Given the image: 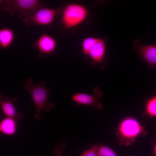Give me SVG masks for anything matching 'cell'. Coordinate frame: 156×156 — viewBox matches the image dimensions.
Wrapping results in <instances>:
<instances>
[{
    "mask_svg": "<svg viewBox=\"0 0 156 156\" xmlns=\"http://www.w3.org/2000/svg\"><path fill=\"white\" fill-rule=\"evenodd\" d=\"M93 95H90L82 92H76L71 96V99L78 105H87L98 109H102L103 105L99 99L103 96V92L98 86H96L93 89Z\"/></svg>",
    "mask_w": 156,
    "mask_h": 156,
    "instance_id": "5b68a950",
    "label": "cell"
},
{
    "mask_svg": "<svg viewBox=\"0 0 156 156\" xmlns=\"http://www.w3.org/2000/svg\"><path fill=\"white\" fill-rule=\"evenodd\" d=\"M24 86V90L28 92L34 103L35 113L34 118L36 120L41 118V114L44 110L50 112L55 107V104L50 101L49 95L51 89L47 88L45 83L42 81L38 84H35L32 79H27Z\"/></svg>",
    "mask_w": 156,
    "mask_h": 156,
    "instance_id": "6da1fadb",
    "label": "cell"
},
{
    "mask_svg": "<svg viewBox=\"0 0 156 156\" xmlns=\"http://www.w3.org/2000/svg\"><path fill=\"white\" fill-rule=\"evenodd\" d=\"M131 156H133V155H131Z\"/></svg>",
    "mask_w": 156,
    "mask_h": 156,
    "instance_id": "d6986e66",
    "label": "cell"
},
{
    "mask_svg": "<svg viewBox=\"0 0 156 156\" xmlns=\"http://www.w3.org/2000/svg\"><path fill=\"white\" fill-rule=\"evenodd\" d=\"M88 13V10L79 4L72 3L65 8L62 14V23L64 27L70 28L83 22Z\"/></svg>",
    "mask_w": 156,
    "mask_h": 156,
    "instance_id": "3957f363",
    "label": "cell"
},
{
    "mask_svg": "<svg viewBox=\"0 0 156 156\" xmlns=\"http://www.w3.org/2000/svg\"><path fill=\"white\" fill-rule=\"evenodd\" d=\"M66 146V143L63 138L57 146L55 148L54 152L55 155L54 156H62V154L65 149Z\"/></svg>",
    "mask_w": 156,
    "mask_h": 156,
    "instance_id": "2e32d148",
    "label": "cell"
},
{
    "mask_svg": "<svg viewBox=\"0 0 156 156\" xmlns=\"http://www.w3.org/2000/svg\"><path fill=\"white\" fill-rule=\"evenodd\" d=\"M98 38L88 37L85 38L82 43V51L83 53L88 56L89 50L92 45L97 41Z\"/></svg>",
    "mask_w": 156,
    "mask_h": 156,
    "instance_id": "5bb4252c",
    "label": "cell"
},
{
    "mask_svg": "<svg viewBox=\"0 0 156 156\" xmlns=\"http://www.w3.org/2000/svg\"><path fill=\"white\" fill-rule=\"evenodd\" d=\"M59 10L41 8L23 18L22 21L27 25H46L51 24Z\"/></svg>",
    "mask_w": 156,
    "mask_h": 156,
    "instance_id": "277c9868",
    "label": "cell"
},
{
    "mask_svg": "<svg viewBox=\"0 0 156 156\" xmlns=\"http://www.w3.org/2000/svg\"><path fill=\"white\" fill-rule=\"evenodd\" d=\"M99 146L94 145L89 149L84 151L81 156H97V151Z\"/></svg>",
    "mask_w": 156,
    "mask_h": 156,
    "instance_id": "e0dca14e",
    "label": "cell"
},
{
    "mask_svg": "<svg viewBox=\"0 0 156 156\" xmlns=\"http://www.w3.org/2000/svg\"><path fill=\"white\" fill-rule=\"evenodd\" d=\"M97 153V156H117L112 149L103 145L99 146Z\"/></svg>",
    "mask_w": 156,
    "mask_h": 156,
    "instance_id": "9a60e30c",
    "label": "cell"
},
{
    "mask_svg": "<svg viewBox=\"0 0 156 156\" xmlns=\"http://www.w3.org/2000/svg\"><path fill=\"white\" fill-rule=\"evenodd\" d=\"M17 121L8 117L3 118L0 121V132L6 135H15L17 131Z\"/></svg>",
    "mask_w": 156,
    "mask_h": 156,
    "instance_id": "8fae6325",
    "label": "cell"
},
{
    "mask_svg": "<svg viewBox=\"0 0 156 156\" xmlns=\"http://www.w3.org/2000/svg\"><path fill=\"white\" fill-rule=\"evenodd\" d=\"M141 127L138 122L135 119L127 118L121 123L119 128L120 133L125 138H133L140 133Z\"/></svg>",
    "mask_w": 156,
    "mask_h": 156,
    "instance_id": "ba28073f",
    "label": "cell"
},
{
    "mask_svg": "<svg viewBox=\"0 0 156 156\" xmlns=\"http://www.w3.org/2000/svg\"><path fill=\"white\" fill-rule=\"evenodd\" d=\"M156 145L154 146L152 152V155L154 156L156 155Z\"/></svg>",
    "mask_w": 156,
    "mask_h": 156,
    "instance_id": "ac0fdd59",
    "label": "cell"
},
{
    "mask_svg": "<svg viewBox=\"0 0 156 156\" xmlns=\"http://www.w3.org/2000/svg\"><path fill=\"white\" fill-rule=\"evenodd\" d=\"M57 42L49 35L43 33L40 37L32 44L31 47L37 49L39 52L38 57L50 55L55 51Z\"/></svg>",
    "mask_w": 156,
    "mask_h": 156,
    "instance_id": "8992f818",
    "label": "cell"
},
{
    "mask_svg": "<svg viewBox=\"0 0 156 156\" xmlns=\"http://www.w3.org/2000/svg\"><path fill=\"white\" fill-rule=\"evenodd\" d=\"M146 112L151 117L156 115V96L152 97L147 101L146 106Z\"/></svg>",
    "mask_w": 156,
    "mask_h": 156,
    "instance_id": "4fadbf2b",
    "label": "cell"
},
{
    "mask_svg": "<svg viewBox=\"0 0 156 156\" xmlns=\"http://www.w3.org/2000/svg\"><path fill=\"white\" fill-rule=\"evenodd\" d=\"M14 38L13 29L7 27L0 29V48L5 49L8 47L13 42Z\"/></svg>",
    "mask_w": 156,
    "mask_h": 156,
    "instance_id": "7c38bea8",
    "label": "cell"
},
{
    "mask_svg": "<svg viewBox=\"0 0 156 156\" xmlns=\"http://www.w3.org/2000/svg\"><path fill=\"white\" fill-rule=\"evenodd\" d=\"M142 58L148 65L151 70L156 66V46L152 45L140 46L134 48Z\"/></svg>",
    "mask_w": 156,
    "mask_h": 156,
    "instance_id": "9c48e42d",
    "label": "cell"
},
{
    "mask_svg": "<svg viewBox=\"0 0 156 156\" xmlns=\"http://www.w3.org/2000/svg\"><path fill=\"white\" fill-rule=\"evenodd\" d=\"M42 7L38 0H5L3 8L10 15H16L19 18L24 17Z\"/></svg>",
    "mask_w": 156,
    "mask_h": 156,
    "instance_id": "7a4b0ae2",
    "label": "cell"
},
{
    "mask_svg": "<svg viewBox=\"0 0 156 156\" xmlns=\"http://www.w3.org/2000/svg\"><path fill=\"white\" fill-rule=\"evenodd\" d=\"M106 50L105 41L103 39L98 38L97 41L90 49L88 56L95 63L100 64L104 60Z\"/></svg>",
    "mask_w": 156,
    "mask_h": 156,
    "instance_id": "30bf717a",
    "label": "cell"
},
{
    "mask_svg": "<svg viewBox=\"0 0 156 156\" xmlns=\"http://www.w3.org/2000/svg\"><path fill=\"white\" fill-rule=\"evenodd\" d=\"M17 100L16 97L11 98L0 94V104L3 112L7 117L19 121L23 117V114L18 112L14 105V102Z\"/></svg>",
    "mask_w": 156,
    "mask_h": 156,
    "instance_id": "52a82bcc",
    "label": "cell"
}]
</instances>
